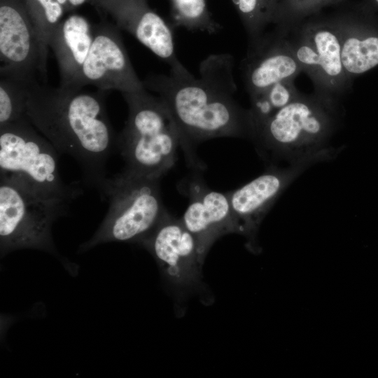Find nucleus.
Returning <instances> with one entry per match:
<instances>
[{
	"instance_id": "nucleus-2",
	"label": "nucleus",
	"mask_w": 378,
	"mask_h": 378,
	"mask_svg": "<svg viewBox=\"0 0 378 378\" xmlns=\"http://www.w3.org/2000/svg\"><path fill=\"white\" fill-rule=\"evenodd\" d=\"M106 91H83L27 83L26 115L59 154L81 167L85 185L99 189L106 166L116 148L117 134L106 108Z\"/></svg>"
},
{
	"instance_id": "nucleus-7",
	"label": "nucleus",
	"mask_w": 378,
	"mask_h": 378,
	"mask_svg": "<svg viewBox=\"0 0 378 378\" xmlns=\"http://www.w3.org/2000/svg\"><path fill=\"white\" fill-rule=\"evenodd\" d=\"M71 202L42 197L20 182L0 174L1 256L22 248L55 252L51 228Z\"/></svg>"
},
{
	"instance_id": "nucleus-24",
	"label": "nucleus",
	"mask_w": 378,
	"mask_h": 378,
	"mask_svg": "<svg viewBox=\"0 0 378 378\" xmlns=\"http://www.w3.org/2000/svg\"><path fill=\"white\" fill-rule=\"evenodd\" d=\"M62 6L65 12L71 11L75 8L88 3L94 4L96 0H57Z\"/></svg>"
},
{
	"instance_id": "nucleus-9",
	"label": "nucleus",
	"mask_w": 378,
	"mask_h": 378,
	"mask_svg": "<svg viewBox=\"0 0 378 378\" xmlns=\"http://www.w3.org/2000/svg\"><path fill=\"white\" fill-rule=\"evenodd\" d=\"M116 24L102 20L94 24L93 41L72 88L91 85L98 90L130 92L145 89L128 56Z\"/></svg>"
},
{
	"instance_id": "nucleus-21",
	"label": "nucleus",
	"mask_w": 378,
	"mask_h": 378,
	"mask_svg": "<svg viewBox=\"0 0 378 378\" xmlns=\"http://www.w3.org/2000/svg\"><path fill=\"white\" fill-rule=\"evenodd\" d=\"M248 34L257 38L272 24L279 0H231Z\"/></svg>"
},
{
	"instance_id": "nucleus-10",
	"label": "nucleus",
	"mask_w": 378,
	"mask_h": 378,
	"mask_svg": "<svg viewBox=\"0 0 378 378\" xmlns=\"http://www.w3.org/2000/svg\"><path fill=\"white\" fill-rule=\"evenodd\" d=\"M139 244L153 255L167 279L176 287L190 289L200 284L204 260L195 238L181 219L167 211Z\"/></svg>"
},
{
	"instance_id": "nucleus-25",
	"label": "nucleus",
	"mask_w": 378,
	"mask_h": 378,
	"mask_svg": "<svg viewBox=\"0 0 378 378\" xmlns=\"http://www.w3.org/2000/svg\"><path fill=\"white\" fill-rule=\"evenodd\" d=\"M375 1L378 4V0H375Z\"/></svg>"
},
{
	"instance_id": "nucleus-12",
	"label": "nucleus",
	"mask_w": 378,
	"mask_h": 378,
	"mask_svg": "<svg viewBox=\"0 0 378 378\" xmlns=\"http://www.w3.org/2000/svg\"><path fill=\"white\" fill-rule=\"evenodd\" d=\"M180 185V189L189 200L181 219L195 238L203 260L214 243L222 236L230 233L241 234L228 192L211 190L197 175L186 178Z\"/></svg>"
},
{
	"instance_id": "nucleus-5",
	"label": "nucleus",
	"mask_w": 378,
	"mask_h": 378,
	"mask_svg": "<svg viewBox=\"0 0 378 378\" xmlns=\"http://www.w3.org/2000/svg\"><path fill=\"white\" fill-rule=\"evenodd\" d=\"M160 179L127 169L106 177L97 190L108 202V212L80 249L111 241L139 243L144 239L167 212L162 203Z\"/></svg>"
},
{
	"instance_id": "nucleus-8",
	"label": "nucleus",
	"mask_w": 378,
	"mask_h": 378,
	"mask_svg": "<svg viewBox=\"0 0 378 378\" xmlns=\"http://www.w3.org/2000/svg\"><path fill=\"white\" fill-rule=\"evenodd\" d=\"M278 29L293 31L289 37L277 29L287 41L302 69L314 82L318 93L337 101L347 91L349 76L341 60L340 34L336 18L300 20Z\"/></svg>"
},
{
	"instance_id": "nucleus-13",
	"label": "nucleus",
	"mask_w": 378,
	"mask_h": 378,
	"mask_svg": "<svg viewBox=\"0 0 378 378\" xmlns=\"http://www.w3.org/2000/svg\"><path fill=\"white\" fill-rule=\"evenodd\" d=\"M314 163L303 160L285 169L271 167L248 183L228 192L232 211L251 247L259 226L276 199L305 168Z\"/></svg>"
},
{
	"instance_id": "nucleus-19",
	"label": "nucleus",
	"mask_w": 378,
	"mask_h": 378,
	"mask_svg": "<svg viewBox=\"0 0 378 378\" xmlns=\"http://www.w3.org/2000/svg\"><path fill=\"white\" fill-rule=\"evenodd\" d=\"M38 36L42 64L47 74L50 36L65 10L57 0H22Z\"/></svg>"
},
{
	"instance_id": "nucleus-6",
	"label": "nucleus",
	"mask_w": 378,
	"mask_h": 378,
	"mask_svg": "<svg viewBox=\"0 0 378 378\" xmlns=\"http://www.w3.org/2000/svg\"><path fill=\"white\" fill-rule=\"evenodd\" d=\"M35 128L27 115L0 127V174L42 197L71 202L82 194V188L62 181L59 153Z\"/></svg>"
},
{
	"instance_id": "nucleus-11",
	"label": "nucleus",
	"mask_w": 378,
	"mask_h": 378,
	"mask_svg": "<svg viewBox=\"0 0 378 378\" xmlns=\"http://www.w3.org/2000/svg\"><path fill=\"white\" fill-rule=\"evenodd\" d=\"M0 76L47 80L38 34L22 0H0Z\"/></svg>"
},
{
	"instance_id": "nucleus-17",
	"label": "nucleus",
	"mask_w": 378,
	"mask_h": 378,
	"mask_svg": "<svg viewBox=\"0 0 378 378\" xmlns=\"http://www.w3.org/2000/svg\"><path fill=\"white\" fill-rule=\"evenodd\" d=\"M336 19L340 34L341 60L346 74H360L378 65V37L360 38L351 31L344 15Z\"/></svg>"
},
{
	"instance_id": "nucleus-20",
	"label": "nucleus",
	"mask_w": 378,
	"mask_h": 378,
	"mask_svg": "<svg viewBox=\"0 0 378 378\" xmlns=\"http://www.w3.org/2000/svg\"><path fill=\"white\" fill-rule=\"evenodd\" d=\"M172 16L177 27L189 31L216 34L221 26L210 13L206 0H170Z\"/></svg>"
},
{
	"instance_id": "nucleus-4",
	"label": "nucleus",
	"mask_w": 378,
	"mask_h": 378,
	"mask_svg": "<svg viewBox=\"0 0 378 378\" xmlns=\"http://www.w3.org/2000/svg\"><path fill=\"white\" fill-rule=\"evenodd\" d=\"M336 100L318 92L312 96L298 94L258 125L251 138L291 163L323 160L332 155L324 145L336 125Z\"/></svg>"
},
{
	"instance_id": "nucleus-1",
	"label": "nucleus",
	"mask_w": 378,
	"mask_h": 378,
	"mask_svg": "<svg viewBox=\"0 0 378 378\" xmlns=\"http://www.w3.org/2000/svg\"><path fill=\"white\" fill-rule=\"evenodd\" d=\"M234 66L230 54H212L200 64L198 77L180 62L168 75H149L143 80L145 89L157 93L171 111L189 158L197 143L251 136L248 110L234 97Z\"/></svg>"
},
{
	"instance_id": "nucleus-22",
	"label": "nucleus",
	"mask_w": 378,
	"mask_h": 378,
	"mask_svg": "<svg viewBox=\"0 0 378 378\" xmlns=\"http://www.w3.org/2000/svg\"><path fill=\"white\" fill-rule=\"evenodd\" d=\"M0 127L26 115L27 80L0 76Z\"/></svg>"
},
{
	"instance_id": "nucleus-23",
	"label": "nucleus",
	"mask_w": 378,
	"mask_h": 378,
	"mask_svg": "<svg viewBox=\"0 0 378 378\" xmlns=\"http://www.w3.org/2000/svg\"><path fill=\"white\" fill-rule=\"evenodd\" d=\"M342 0H279L272 24L284 27L314 15L323 8Z\"/></svg>"
},
{
	"instance_id": "nucleus-16",
	"label": "nucleus",
	"mask_w": 378,
	"mask_h": 378,
	"mask_svg": "<svg viewBox=\"0 0 378 378\" xmlns=\"http://www.w3.org/2000/svg\"><path fill=\"white\" fill-rule=\"evenodd\" d=\"M94 37V25L74 14L62 19L52 30L49 47L55 55L59 87L72 88L88 56Z\"/></svg>"
},
{
	"instance_id": "nucleus-18",
	"label": "nucleus",
	"mask_w": 378,
	"mask_h": 378,
	"mask_svg": "<svg viewBox=\"0 0 378 378\" xmlns=\"http://www.w3.org/2000/svg\"><path fill=\"white\" fill-rule=\"evenodd\" d=\"M298 92L293 80L275 83L265 90L250 97L251 108L248 109L251 137L253 130L279 110L292 102Z\"/></svg>"
},
{
	"instance_id": "nucleus-15",
	"label": "nucleus",
	"mask_w": 378,
	"mask_h": 378,
	"mask_svg": "<svg viewBox=\"0 0 378 378\" xmlns=\"http://www.w3.org/2000/svg\"><path fill=\"white\" fill-rule=\"evenodd\" d=\"M93 5L170 67L181 62L176 55L172 29L150 8L147 0H96Z\"/></svg>"
},
{
	"instance_id": "nucleus-14",
	"label": "nucleus",
	"mask_w": 378,
	"mask_h": 378,
	"mask_svg": "<svg viewBox=\"0 0 378 378\" xmlns=\"http://www.w3.org/2000/svg\"><path fill=\"white\" fill-rule=\"evenodd\" d=\"M241 68L250 97L276 83L294 80L302 71L287 41L276 29L249 40L248 52Z\"/></svg>"
},
{
	"instance_id": "nucleus-3",
	"label": "nucleus",
	"mask_w": 378,
	"mask_h": 378,
	"mask_svg": "<svg viewBox=\"0 0 378 378\" xmlns=\"http://www.w3.org/2000/svg\"><path fill=\"white\" fill-rule=\"evenodd\" d=\"M128 107V117L117 134L116 148L126 168L161 178L170 170L181 145L175 120L164 101L147 90L121 93Z\"/></svg>"
}]
</instances>
